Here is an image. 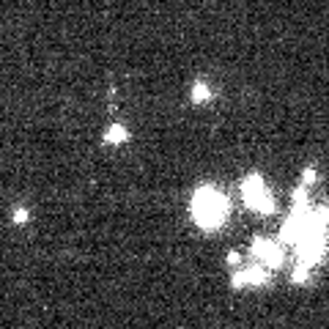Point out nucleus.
<instances>
[{
    "label": "nucleus",
    "instance_id": "7ed1b4c3",
    "mask_svg": "<svg viewBox=\"0 0 329 329\" xmlns=\"http://www.w3.org/2000/svg\"><path fill=\"white\" fill-rule=\"evenodd\" d=\"M121 140H126V129L121 124L110 126V132H107V143H121Z\"/></svg>",
    "mask_w": 329,
    "mask_h": 329
},
{
    "label": "nucleus",
    "instance_id": "f257e3e1",
    "mask_svg": "<svg viewBox=\"0 0 329 329\" xmlns=\"http://www.w3.org/2000/svg\"><path fill=\"white\" fill-rule=\"evenodd\" d=\"M192 214H195V220H198V225L217 228L228 214V203L217 190L200 187V190L195 192V200H192Z\"/></svg>",
    "mask_w": 329,
    "mask_h": 329
},
{
    "label": "nucleus",
    "instance_id": "f03ea898",
    "mask_svg": "<svg viewBox=\"0 0 329 329\" xmlns=\"http://www.w3.org/2000/svg\"><path fill=\"white\" fill-rule=\"evenodd\" d=\"M209 96H211V88L206 83H195V88H192V102H198V104H203V102H209Z\"/></svg>",
    "mask_w": 329,
    "mask_h": 329
}]
</instances>
